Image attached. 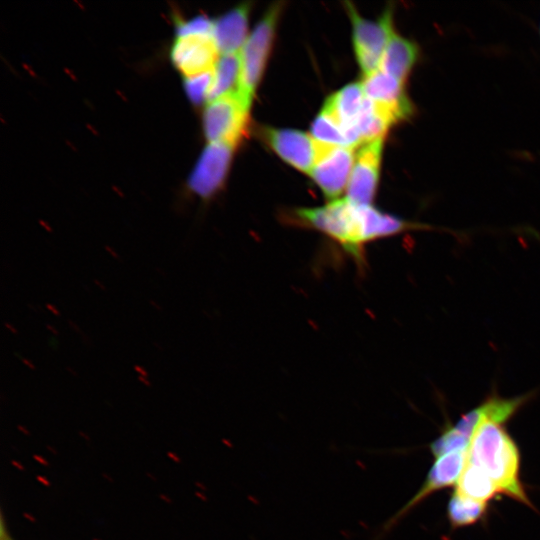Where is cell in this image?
<instances>
[{"label":"cell","mask_w":540,"mask_h":540,"mask_svg":"<svg viewBox=\"0 0 540 540\" xmlns=\"http://www.w3.org/2000/svg\"><path fill=\"white\" fill-rule=\"evenodd\" d=\"M234 147L222 142L209 143L189 178L190 190L202 198L211 197L224 181Z\"/></svg>","instance_id":"8fae6325"},{"label":"cell","mask_w":540,"mask_h":540,"mask_svg":"<svg viewBox=\"0 0 540 540\" xmlns=\"http://www.w3.org/2000/svg\"><path fill=\"white\" fill-rule=\"evenodd\" d=\"M240 52V51H239ZM228 53L219 56L213 69V81L208 102L238 90L240 77V54Z\"/></svg>","instance_id":"e0dca14e"},{"label":"cell","mask_w":540,"mask_h":540,"mask_svg":"<svg viewBox=\"0 0 540 540\" xmlns=\"http://www.w3.org/2000/svg\"><path fill=\"white\" fill-rule=\"evenodd\" d=\"M312 134L322 143L350 147L343 127L325 107H322L312 124Z\"/></svg>","instance_id":"d6986e66"},{"label":"cell","mask_w":540,"mask_h":540,"mask_svg":"<svg viewBox=\"0 0 540 540\" xmlns=\"http://www.w3.org/2000/svg\"><path fill=\"white\" fill-rule=\"evenodd\" d=\"M383 138L364 143L355 155L346 188L347 199L357 205H371L379 177Z\"/></svg>","instance_id":"9c48e42d"},{"label":"cell","mask_w":540,"mask_h":540,"mask_svg":"<svg viewBox=\"0 0 540 540\" xmlns=\"http://www.w3.org/2000/svg\"><path fill=\"white\" fill-rule=\"evenodd\" d=\"M364 205H357L347 198L335 199L323 207L300 208L294 211L295 222L317 230L336 242L342 249L362 264L364 247L369 242Z\"/></svg>","instance_id":"7a4b0ae2"},{"label":"cell","mask_w":540,"mask_h":540,"mask_svg":"<svg viewBox=\"0 0 540 540\" xmlns=\"http://www.w3.org/2000/svg\"><path fill=\"white\" fill-rule=\"evenodd\" d=\"M352 21L353 45L357 61L364 76L376 71L387 44L394 34L392 11L387 9L377 21L364 19L354 5L347 2Z\"/></svg>","instance_id":"5b68a950"},{"label":"cell","mask_w":540,"mask_h":540,"mask_svg":"<svg viewBox=\"0 0 540 540\" xmlns=\"http://www.w3.org/2000/svg\"><path fill=\"white\" fill-rule=\"evenodd\" d=\"M530 398L531 394L511 398L492 394L480 405L463 414V418L473 428H476L482 420L504 425Z\"/></svg>","instance_id":"9a60e30c"},{"label":"cell","mask_w":540,"mask_h":540,"mask_svg":"<svg viewBox=\"0 0 540 540\" xmlns=\"http://www.w3.org/2000/svg\"><path fill=\"white\" fill-rule=\"evenodd\" d=\"M219 51L212 35L176 36L170 57L175 67L186 77L214 69Z\"/></svg>","instance_id":"7c38bea8"},{"label":"cell","mask_w":540,"mask_h":540,"mask_svg":"<svg viewBox=\"0 0 540 540\" xmlns=\"http://www.w3.org/2000/svg\"><path fill=\"white\" fill-rule=\"evenodd\" d=\"M213 81V70L185 78V91L194 104L208 100Z\"/></svg>","instance_id":"44dd1931"},{"label":"cell","mask_w":540,"mask_h":540,"mask_svg":"<svg viewBox=\"0 0 540 540\" xmlns=\"http://www.w3.org/2000/svg\"><path fill=\"white\" fill-rule=\"evenodd\" d=\"M0 540H14L6 527L3 518L1 519L0 525Z\"/></svg>","instance_id":"603a6c76"},{"label":"cell","mask_w":540,"mask_h":540,"mask_svg":"<svg viewBox=\"0 0 540 540\" xmlns=\"http://www.w3.org/2000/svg\"><path fill=\"white\" fill-rule=\"evenodd\" d=\"M263 136L284 161L302 172H311L319 154L320 141L294 129L265 128Z\"/></svg>","instance_id":"30bf717a"},{"label":"cell","mask_w":540,"mask_h":540,"mask_svg":"<svg viewBox=\"0 0 540 540\" xmlns=\"http://www.w3.org/2000/svg\"><path fill=\"white\" fill-rule=\"evenodd\" d=\"M250 103L238 91L209 101L203 114V128L209 143L236 146L247 126Z\"/></svg>","instance_id":"277c9868"},{"label":"cell","mask_w":540,"mask_h":540,"mask_svg":"<svg viewBox=\"0 0 540 540\" xmlns=\"http://www.w3.org/2000/svg\"><path fill=\"white\" fill-rule=\"evenodd\" d=\"M176 24V36L212 35L213 21L206 16H196L187 21H178Z\"/></svg>","instance_id":"7402d4cb"},{"label":"cell","mask_w":540,"mask_h":540,"mask_svg":"<svg viewBox=\"0 0 540 540\" xmlns=\"http://www.w3.org/2000/svg\"><path fill=\"white\" fill-rule=\"evenodd\" d=\"M455 490L469 499L484 503L501 494L496 484L482 470L467 462Z\"/></svg>","instance_id":"2e32d148"},{"label":"cell","mask_w":540,"mask_h":540,"mask_svg":"<svg viewBox=\"0 0 540 540\" xmlns=\"http://www.w3.org/2000/svg\"><path fill=\"white\" fill-rule=\"evenodd\" d=\"M354 161V148L321 142L316 163L310 174L331 201L337 199L347 188Z\"/></svg>","instance_id":"52a82bcc"},{"label":"cell","mask_w":540,"mask_h":540,"mask_svg":"<svg viewBox=\"0 0 540 540\" xmlns=\"http://www.w3.org/2000/svg\"><path fill=\"white\" fill-rule=\"evenodd\" d=\"M281 3L271 6L247 37L240 54L238 93L251 104L269 56Z\"/></svg>","instance_id":"3957f363"},{"label":"cell","mask_w":540,"mask_h":540,"mask_svg":"<svg viewBox=\"0 0 540 540\" xmlns=\"http://www.w3.org/2000/svg\"><path fill=\"white\" fill-rule=\"evenodd\" d=\"M488 503L469 499L454 490L447 504V518L452 528L473 525L486 515Z\"/></svg>","instance_id":"ac0fdd59"},{"label":"cell","mask_w":540,"mask_h":540,"mask_svg":"<svg viewBox=\"0 0 540 540\" xmlns=\"http://www.w3.org/2000/svg\"><path fill=\"white\" fill-rule=\"evenodd\" d=\"M250 6L241 4L213 21L212 36L219 53H236L247 39Z\"/></svg>","instance_id":"4fadbf2b"},{"label":"cell","mask_w":540,"mask_h":540,"mask_svg":"<svg viewBox=\"0 0 540 540\" xmlns=\"http://www.w3.org/2000/svg\"><path fill=\"white\" fill-rule=\"evenodd\" d=\"M419 54L415 42L396 33L390 38L378 69L405 83Z\"/></svg>","instance_id":"5bb4252c"},{"label":"cell","mask_w":540,"mask_h":540,"mask_svg":"<svg viewBox=\"0 0 540 540\" xmlns=\"http://www.w3.org/2000/svg\"><path fill=\"white\" fill-rule=\"evenodd\" d=\"M470 439L456 432L448 425L442 433L429 444L431 454L438 458L448 453L468 451Z\"/></svg>","instance_id":"ffe728a7"},{"label":"cell","mask_w":540,"mask_h":540,"mask_svg":"<svg viewBox=\"0 0 540 540\" xmlns=\"http://www.w3.org/2000/svg\"><path fill=\"white\" fill-rule=\"evenodd\" d=\"M366 97L392 124L407 119L414 111L405 83L377 69L361 82Z\"/></svg>","instance_id":"ba28073f"},{"label":"cell","mask_w":540,"mask_h":540,"mask_svg":"<svg viewBox=\"0 0 540 540\" xmlns=\"http://www.w3.org/2000/svg\"><path fill=\"white\" fill-rule=\"evenodd\" d=\"M466 462L467 451L452 452L436 458L416 494L380 526L371 540H382L404 516L431 494L457 485Z\"/></svg>","instance_id":"8992f818"},{"label":"cell","mask_w":540,"mask_h":540,"mask_svg":"<svg viewBox=\"0 0 540 540\" xmlns=\"http://www.w3.org/2000/svg\"><path fill=\"white\" fill-rule=\"evenodd\" d=\"M467 463L482 470L501 494L532 509L520 478V451L502 424L482 420L467 451Z\"/></svg>","instance_id":"6da1fadb"}]
</instances>
